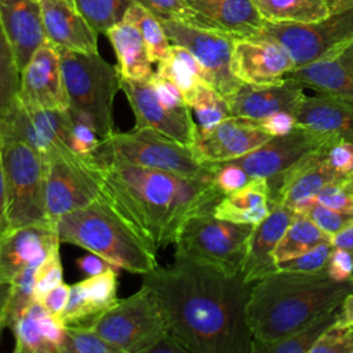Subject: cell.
Returning <instances> with one entry per match:
<instances>
[{
  "instance_id": "cell-27",
  "label": "cell",
  "mask_w": 353,
  "mask_h": 353,
  "mask_svg": "<svg viewBox=\"0 0 353 353\" xmlns=\"http://www.w3.org/2000/svg\"><path fill=\"white\" fill-rule=\"evenodd\" d=\"M117 299V273L110 266L70 285V296L59 319L65 325H85Z\"/></svg>"
},
{
  "instance_id": "cell-23",
  "label": "cell",
  "mask_w": 353,
  "mask_h": 353,
  "mask_svg": "<svg viewBox=\"0 0 353 353\" xmlns=\"http://www.w3.org/2000/svg\"><path fill=\"white\" fill-rule=\"evenodd\" d=\"M294 214L292 208L274 203L269 215L252 228L241 265L247 283H254L277 270L274 251Z\"/></svg>"
},
{
  "instance_id": "cell-22",
  "label": "cell",
  "mask_w": 353,
  "mask_h": 353,
  "mask_svg": "<svg viewBox=\"0 0 353 353\" xmlns=\"http://www.w3.org/2000/svg\"><path fill=\"white\" fill-rule=\"evenodd\" d=\"M303 88L302 83L287 76L270 84H241L228 99L230 114L259 121L280 110L292 113L305 95Z\"/></svg>"
},
{
  "instance_id": "cell-40",
  "label": "cell",
  "mask_w": 353,
  "mask_h": 353,
  "mask_svg": "<svg viewBox=\"0 0 353 353\" xmlns=\"http://www.w3.org/2000/svg\"><path fill=\"white\" fill-rule=\"evenodd\" d=\"M61 353H119L108 341L87 325H65Z\"/></svg>"
},
{
  "instance_id": "cell-18",
  "label": "cell",
  "mask_w": 353,
  "mask_h": 353,
  "mask_svg": "<svg viewBox=\"0 0 353 353\" xmlns=\"http://www.w3.org/2000/svg\"><path fill=\"white\" fill-rule=\"evenodd\" d=\"M193 26L234 40L255 39L265 25L254 0H185Z\"/></svg>"
},
{
  "instance_id": "cell-5",
  "label": "cell",
  "mask_w": 353,
  "mask_h": 353,
  "mask_svg": "<svg viewBox=\"0 0 353 353\" xmlns=\"http://www.w3.org/2000/svg\"><path fill=\"white\" fill-rule=\"evenodd\" d=\"M69 108L85 114L101 139L114 132L113 102L121 90L119 68L98 52L58 48Z\"/></svg>"
},
{
  "instance_id": "cell-7",
  "label": "cell",
  "mask_w": 353,
  "mask_h": 353,
  "mask_svg": "<svg viewBox=\"0 0 353 353\" xmlns=\"http://www.w3.org/2000/svg\"><path fill=\"white\" fill-rule=\"evenodd\" d=\"M0 153L11 228L41 226L55 229L46 205L44 159L25 142L0 134Z\"/></svg>"
},
{
  "instance_id": "cell-24",
  "label": "cell",
  "mask_w": 353,
  "mask_h": 353,
  "mask_svg": "<svg viewBox=\"0 0 353 353\" xmlns=\"http://www.w3.org/2000/svg\"><path fill=\"white\" fill-rule=\"evenodd\" d=\"M57 243L61 240L51 228L11 229L0 241V284H11L22 270L37 266Z\"/></svg>"
},
{
  "instance_id": "cell-41",
  "label": "cell",
  "mask_w": 353,
  "mask_h": 353,
  "mask_svg": "<svg viewBox=\"0 0 353 353\" xmlns=\"http://www.w3.org/2000/svg\"><path fill=\"white\" fill-rule=\"evenodd\" d=\"M70 116V124L68 131L66 143L77 154L90 156L101 143V137L95 131L91 120L73 109H68Z\"/></svg>"
},
{
  "instance_id": "cell-53",
  "label": "cell",
  "mask_w": 353,
  "mask_h": 353,
  "mask_svg": "<svg viewBox=\"0 0 353 353\" xmlns=\"http://www.w3.org/2000/svg\"><path fill=\"white\" fill-rule=\"evenodd\" d=\"M70 296V285L66 284L65 281L55 285L54 288H51L50 291H47L40 299L39 302L52 314L55 316H61V313L63 312V309L68 305Z\"/></svg>"
},
{
  "instance_id": "cell-14",
  "label": "cell",
  "mask_w": 353,
  "mask_h": 353,
  "mask_svg": "<svg viewBox=\"0 0 353 353\" xmlns=\"http://www.w3.org/2000/svg\"><path fill=\"white\" fill-rule=\"evenodd\" d=\"M336 138L296 124L284 135L272 137L259 148L244 156L229 160L241 167L250 178H266L269 182L280 178L307 154L328 148Z\"/></svg>"
},
{
  "instance_id": "cell-44",
  "label": "cell",
  "mask_w": 353,
  "mask_h": 353,
  "mask_svg": "<svg viewBox=\"0 0 353 353\" xmlns=\"http://www.w3.org/2000/svg\"><path fill=\"white\" fill-rule=\"evenodd\" d=\"M61 243L51 247L34 270V298L39 301L47 291L63 283V269L59 254Z\"/></svg>"
},
{
  "instance_id": "cell-54",
  "label": "cell",
  "mask_w": 353,
  "mask_h": 353,
  "mask_svg": "<svg viewBox=\"0 0 353 353\" xmlns=\"http://www.w3.org/2000/svg\"><path fill=\"white\" fill-rule=\"evenodd\" d=\"M76 265L80 269V272L84 273L87 277L88 276H95V274H98V273H101V272H103V270H106L108 268L112 266L105 259H102L101 256H98L92 252H91V255L80 256L76 261Z\"/></svg>"
},
{
  "instance_id": "cell-60",
  "label": "cell",
  "mask_w": 353,
  "mask_h": 353,
  "mask_svg": "<svg viewBox=\"0 0 353 353\" xmlns=\"http://www.w3.org/2000/svg\"><path fill=\"white\" fill-rule=\"evenodd\" d=\"M0 141H1V138H0Z\"/></svg>"
},
{
  "instance_id": "cell-15",
  "label": "cell",
  "mask_w": 353,
  "mask_h": 353,
  "mask_svg": "<svg viewBox=\"0 0 353 353\" xmlns=\"http://www.w3.org/2000/svg\"><path fill=\"white\" fill-rule=\"evenodd\" d=\"M18 101L32 109L66 110L69 108L59 52L50 41L43 43L21 70Z\"/></svg>"
},
{
  "instance_id": "cell-42",
  "label": "cell",
  "mask_w": 353,
  "mask_h": 353,
  "mask_svg": "<svg viewBox=\"0 0 353 353\" xmlns=\"http://www.w3.org/2000/svg\"><path fill=\"white\" fill-rule=\"evenodd\" d=\"M37 266H30L22 270L11 283V296L7 306L6 328H10L17 321L22 310L29 306L34 298V270Z\"/></svg>"
},
{
  "instance_id": "cell-16",
  "label": "cell",
  "mask_w": 353,
  "mask_h": 353,
  "mask_svg": "<svg viewBox=\"0 0 353 353\" xmlns=\"http://www.w3.org/2000/svg\"><path fill=\"white\" fill-rule=\"evenodd\" d=\"M68 109H32L23 106L18 101L11 113L6 119L0 120V134L10 135L25 142L46 159L55 149L68 146L66 138L70 124Z\"/></svg>"
},
{
  "instance_id": "cell-2",
  "label": "cell",
  "mask_w": 353,
  "mask_h": 353,
  "mask_svg": "<svg viewBox=\"0 0 353 353\" xmlns=\"http://www.w3.org/2000/svg\"><path fill=\"white\" fill-rule=\"evenodd\" d=\"M98 164L101 199L156 251L174 243L188 218L214 211L225 196L214 178H192L120 163Z\"/></svg>"
},
{
  "instance_id": "cell-36",
  "label": "cell",
  "mask_w": 353,
  "mask_h": 353,
  "mask_svg": "<svg viewBox=\"0 0 353 353\" xmlns=\"http://www.w3.org/2000/svg\"><path fill=\"white\" fill-rule=\"evenodd\" d=\"M123 19L135 25L141 32L152 63H160L167 58L171 41L168 40L159 18L141 4L132 3L125 11Z\"/></svg>"
},
{
  "instance_id": "cell-11",
  "label": "cell",
  "mask_w": 353,
  "mask_h": 353,
  "mask_svg": "<svg viewBox=\"0 0 353 353\" xmlns=\"http://www.w3.org/2000/svg\"><path fill=\"white\" fill-rule=\"evenodd\" d=\"M44 165L46 205L54 228L62 215L101 197V168L92 154H77L69 146H61L44 159Z\"/></svg>"
},
{
  "instance_id": "cell-8",
  "label": "cell",
  "mask_w": 353,
  "mask_h": 353,
  "mask_svg": "<svg viewBox=\"0 0 353 353\" xmlns=\"http://www.w3.org/2000/svg\"><path fill=\"white\" fill-rule=\"evenodd\" d=\"M108 341L119 353H150L168 327L163 305L156 292L142 287L85 324Z\"/></svg>"
},
{
  "instance_id": "cell-50",
  "label": "cell",
  "mask_w": 353,
  "mask_h": 353,
  "mask_svg": "<svg viewBox=\"0 0 353 353\" xmlns=\"http://www.w3.org/2000/svg\"><path fill=\"white\" fill-rule=\"evenodd\" d=\"M327 160L341 175L353 172V142L338 139L327 149Z\"/></svg>"
},
{
  "instance_id": "cell-33",
  "label": "cell",
  "mask_w": 353,
  "mask_h": 353,
  "mask_svg": "<svg viewBox=\"0 0 353 353\" xmlns=\"http://www.w3.org/2000/svg\"><path fill=\"white\" fill-rule=\"evenodd\" d=\"M157 65L156 72L170 80L181 91L186 103L197 88L203 83H207L201 65L193 54L182 46L171 44L167 58Z\"/></svg>"
},
{
  "instance_id": "cell-34",
  "label": "cell",
  "mask_w": 353,
  "mask_h": 353,
  "mask_svg": "<svg viewBox=\"0 0 353 353\" xmlns=\"http://www.w3.org/2000/svg\"><path fill=\"white\" fill-rule=\"evenodd\" d=\"M323 243H331V236L301 212H295L276 247L274 262L279 265Z\"/></svg>"
},
{
  "instance_id": "cell-46",
  "label": "cell",
  "mask_w": 353,
  "mask_h": 353,
  "mask_svg": "<svg viewBox=\"0 0 353 353\" xmlns=\"http://www.w3.org/2000/svg\"><path fill=\"white\" fill-rule=\"evenodd\" d=\"M332 243H323L292 259L284 261L277 265L279 270H292V272H317L327 266L328 258L332 252Z\"/></svg>"
},
{
  "instance_id": "cell-58",
  "label": "cell",
  "mask_w": 353,
  "mask_h": 353,
  "mask_svg": "<svg viewBox=\"0 0 353 353\" xmlns=\"http://www.w3.org/2000/svg\"><path fill=\"white\" fill-rule=\"evenodd\" d=\"M11 296V284H0V336L6 328L7 306Z\"/></svg>"
},
{
  "instance_id": "cell-1",
  "label": "cell",
  "mask_w": 353,
  "mask_h": 353,
  "mask_svg": "<svg viewBox=\"0 0 353 353\" xmlns=\"http://www.w3.org/2000/svg\"><path fill=\"white\" fill-rule=\"evenodd\" d=\"M159 296L168 334L183 353H254L247 305L252 283L241 272L175 256L142 274Z\"/></svg>"
},
{
  "instance_id": "cell-37",
  "label": "cell",
  "mask_w": 353,
  "mask_h": 353,
  "mask_svg": "<svg viewBox=\"0 0 353 353\" xmlns=\"http://www.w3.org/2000/svg\"><path fill=\"white\" fill-rule=\"evenodd\" d=\"M21 69L0 22V120L6 119L17 105Z\"/></svg>"
},
{
  "instance_id": "cell-48",
  "label": "cell",
  "mask_w": 353,
  "mask_h": 353,
  "mask_svg": "<svg viewBox=\"0 0 353 353\" xmlns=\"http://www.w3.org/2000/svg\"><path fill=\"white\" fill-rule=\"evenodd\" d=\"M214 183L223 193L229 194L250 182L248 174L232 161H223L212 164Z\"/></svg>"
},
{
  "instance_id": "cell-52",
  "label": "cell",
  "mask_w": 353,
  "mask_h": 353,
  "mask_svg": "<svg viewBox=\"0 0 353 353\" xmlns=\"http://www.w3.org/2000/svg\"><path fill=\"white\" fill-rule=\"evenodd\" d=\"M259 124L269 135L277 137L290 132L296 125V120L292 113L280 110L259 120Z\"/></svg>"
},
{
  "instance_id": "cell-25",
  "label": "cell",
  "mask_w": 353,
  "mask_h": 353,
  "mask_svg": "<svg viewBox=\"0 0 353 353\" xmlns=\"http://www.w3.org/2000/svg\"><path fill=\"white\" fill-rule=\"evenodd\" d=\"M287 77L317 92L353 101V40L319 61L294 68Z\"/></svg>"
},
{
  "instance_id": "cell-61",
  "label": "cell",
  "mask_w": 353,
  "mask_h": 353,
  "mask_svg": "<svg viewBox=\"0 0 353 353\" xmlns=\"http://www.w3.org/2000/svg\"><path fill=\"white\" fill-rule=\"evenodd\" d=\"M352 280H353V279H352Z\"/></svg>"
},
{
  "instance_id": "cell-43",
  "label": "cell",
  "mask_w": 353,
  "mask_h": 353,
  "mask_svg": "<svg viewBox=\"0 0 353 353\" xmlns=\"http://www.w3.org/2000/svg\"><path fill=\"white\" fill-rule=\"evenodd\" d=\"M294 211L301 212L302 215L309 218L323 232L331 236V239L353 221V216L336 211L331 207H327L316 200H310L305 204H301Z\"/></svg>"
},
{
  "instance_id": "cell-20",
  "label": "cell",
  "mask_w": 353,
  "mask_h": 353,
  "mask_svg": "<svg viewBox=\"0 0 353 353\" xmlns=\"http://www.w3.org/2000/svg\"><path fill=\"white\" fill-rule=\"evenodd\" d=\"M328 148L307 154L280 178L270 181L273 201L295 210L314 200L323 188L339 178L341 174L332 170L327 160Z\"/></svg>"
},
{
  "instance_id": "cell-13",
  "label": "cell",
  "mask_w": 353,
  "mask_h": 353,
  "mask_svg": "<svg viewBox=\"0 0 353 353\" xmlns=\"http://www.w3.org/2000/svg\"><path fill=\"white\" fill-rule=\"evenodd\" d=\"M171 44L189 50L201 65L205 81L226 101L243 84L232 72V52L234 39L193 26L182 21H160Z\"/></svg>"
},
{
  "instance_id": "cell-45",
  "label": "cell",
  "mask_w": 353,
  "mask_h": 353,
  "mask_svg": "<svg viewBox=\"0 0 353 353\" xmlns=\"http://www.w3.org/2000/svg\"><path fill=\"white\" fill-rule=\"evenodd\" d=\"M314 200L353 216V172L330 182Z\"/></svg>"
},
{
  "instance_id": "cell-21",
  "label": "cell",
  "mask_w": 353,
  "mask_h": 353,
  "mask_svg": "<svg viewBox=\"0 0 353 353\" xmlns=\"http://www.w3.org/2000/svg\"><path fill=\"white\" fill-rule=\"evenodd\" d=\"M47 41L57 48L98 52V32L73 0H39Z\"/></svg>"
},
{
  "instance_id": "cell-51",
  "label": "cell",
  "mask_w": 353,
  "mask_h": 353,
  "mask_svg": "<svg viewBox=\"0 0 353 353\" xmlns=\"http://www.w3.org/2000/svg\"><path fill=\"white\" fill-rule=\"evenodd\" d=\"M325 272L335 281H349L353 279V256L338 247L332 248Z\"/></svg>"
},
{
  "instance_id": "cell-3",
  "label": "cell",
  "mask_w": 353,
  "mask_h": 353,
  "mask_svg": "<svg viewBox=\"0 0 353 353\" xmlns=\"http://www.w3.org/2000/svg\"><path fill=\"white\" fill-rule=\"evenodd\" d=\"M353 291V280L335 281L325 269L276 270L251 285L247 305L254 353L276 343L330 309L341 306Z\"/></svg>"
},
{
  "instance_id": "cell-31",
  "label": "cell",
  "mask_w": 353,
  "mask_h": 353,
  "mask_svg": "<svg viewBox=\"0 0 353 353\" xmlns=\"http://www.w3.org/2000/svg\"><path fill=\"white\" fill-rule=\"evenodd\" d=\"M117 57V68L124 79L145 80L153 74L152 61L141 32L123 19L105 33Z\"/></svg>"
},
{
  "instance_id": "cell-28",
  "label": "cell",
  "mask_w": 353,
  "mask_h": 353,
  "mask_svg": "<svg viewBox=\"0 0 353 353\" xmlns=\"http://www.w3.org/2000/svg\"><path fill=\"white\" fill-rule=\"evenodd\" d=\"M15 353H61L65 324L39 301H33L11 327Z\"/></svg>"
},
{
  "instance_id": "cell-17",
  "label": "cell",
  "mask_w": 353,
  "mask_h": 353,
  "mask_svg": "<svg viewBox=\"0 0 353 353\" xmlns=\"http://www.w3.org/2000/svg\"><path fill=\"white\" fill-rule=\"evenodd\" d=\"M270 138L259 121L229 116L210 131L199 134L193 152L203 164H216L244 156Z\"/></svg>"
},
{
  "instance_id": "cell-38",
  "label": "cell",
  "mask_w": 353,
  "mask_h": 353,
  "mask_svg": "<svg viewBox=\"0 0 353 353\" xmlns=\"http://www.w3.org/2000/svg\"><path fill=\"white\" fill-rule=\"evenodd\" d=\"M188 105L196 114V123L199 130L197 135L210 131L222 120L232 116L226 98H223L208 83H203L197 88Z\"/></svg>"
},
{
  "instance_id": "cell-56",
  "label": "cell",
  "mask_w": 353,
  "mask_h": 353,
  "mask_svg": "<svg viewBox=\"0 0 353 353\" xmlns=\"http://www.w3.org/2000/svg\"><path fill=\"white\" fill-rule=\"evenodd\" d=\"M335 327L341 328H350L353 330V291L346 295L343 302L339 306V317L336 323L334 324Z\"/></svg>"
},
{
  "instance_id": "cell-29",
  "label": "cell",
  "mask_w": 353,
  "mask_h": 353,
  "mask_svg": "<svg viewBox=\"0 0 353 353\" xmlns=\"http://www.w3.org/2000/svg\"><path fill=\"white\" fill-rule=\"evenodd\" d=\"M292 114L296 124L353 142V101L323 92L303 95Z\"/></svg>"
},
{
  "instance_id": "cell-10",
  "label": "cell",
  "mask_w": 353,
  "mask_h": 353,
  "mask_svg": "<svg viewBox=\"0 0 353 353\" xmlns=\"http://www.w3.org/2000/svg\"><path fill=\"white\" fill-rule=\"evenodd\" d=\"M254 225L221 219L214 211L192 215L178 230L175 256L211 265L229 273L241 272Z\"/></svg>"
},
{
  "instance_id": "cell-4",
  "label": "cell",
  "mask_w": 353,
  "mask_h": 353,
  "mask_svg": "<svg viewBox=\"0 0 353 353\" xmlns=\"http://www.w3.org/2000/svg\"><path fill=\"white\" fill-rule=\"evenodd\" d=\"M61 243L84 248L113 268L145 274L159 266L156 250L142 240L99 197L90 205L62 215L55 223Z\"/></svg>"
},
{
  "instance_id": "cell-35",
  "label": "cell",
  "mask_w": 353,
  "mask_h": 353,
  "mask_svg": "<svg viewBox=\"0 0 353 353\" xmlns=\"http://www.w3.org/2000/svg\"><path fill=\"white\" fill-rule=\"evenodd\" d=\"M339 317V307L316 316L292 334L262 349L261 353H309L324 331L332 327Z\"/></svg>"
},
{
  "instance_id": "cell-47",
  "label": "cell",
  "mask_w": 353,
  "mask_h": 353,
  "mask_svg": "<svg viewBox=\"0 0 353 353\" xmlns=\"http://www.w3.org/2000/svg\"><path fill=\"white\" fill-rule=\"evenodd\" d=\"M309 353H353V330L330 327L321 334Z\"/></svg>"
},
{
  "instance_id": "cell-26",
  "label": "cell",
  "mask_w": 353,
  "mask_h": 353,
  "mask_svg": "<svg viewBox=\"0 0 353 353\" xmlns=\"http://www.w3.org/2000/svg\"><path fill=\"white\" fill-rule=\"evenodd\" d=\"M0 22L22 70L47 41L40 4L36 0H0Z\"/></svg>"
},
{
  "instance_id": "cell-19",
  "label": "cell",
  "mask_w": 353,
  "mask_h": 353,
  "mask_svg": "<svg viewBox=\"0 0 353 353\" xmlns=\"http://www.w3.org/2000/svg\"><path fill=\"white\" fill-rule=\"evenodd\" d=\"M295 68L291 55L265 39L234 40L232 72L243 84L262 85L283 80Z\"/></svg>"
},
{
  "instance_id": "cell-55",
  "label": "cell",
  "mask_w": 353,
  "mask_h": 353,
  "mask_svg": "<svg viewBox=\"0 0 353 353\" xmlns=\"http://www.w3.org/2000/svg\"><path fill=\"white\" fill-rule=\"evenodd\" d=\"M1 143V141H0ZM11 223L7 215V201H6V188H4V176H3V165H1V153H0V241L11 232Z\"/></svg>"
},
{
  "instance_id": "cell-32",
  "label": "cell",
  "mask_w": 353,
  "mask_h": 353,
  "mask_svg": "<svg viewBox=\"0 0 353 353\" xmlns=\"http://www.w3.org/2000/svg\"><path fill=\"white\" fill-rule=\"evenodd\" d=\"M272 23H310L353 6V0H254Z\"/></svg>"
},
{
  "instance_id": "cell-30",
  "label": "cell",
  "mask_w": 353,
  "mask_h": 353,
  "mask_svg": "<svg viewBox=\"0 0 353 353\" xmlns=\"http://www.w3.org/2000/svg\"><path fill=\"white\" fill-rule=\"evenodd\" d=\"M274 205L272 189L266 178H251L243 188L225 194L214 208V215L236 223L256 225L265 219Z\"/></svg>"
},
{
  "instance_id": "cell-6",
  "label": "cell",
  "mask_w": 353,
  "mask_h": 353,
  "mask_svg": "<svg viewBox=\"0 0 353 353\" xmlns=\"http://www.w3.org/2000/svg\"><path fill=\"white\" fill-rule=\"evenodd\" d=\"M92 157L102 164L120 163L192 178H214L212 164H203L193 149L152 128L114 131L101 139Z\"/></svg>"
},
{
  "instance_id": "cell-59",
  "label": "cell",
  "mask_w": 353,
  "mask_h": 353,
  "mask_svg": "<svg viewBox=\"0 0 353 353\" xmlns=\"http://www.w3.org/2000/svg\"><path fill=\"white\" fill-rule=\"evenodd\" d=\"M36 1H39V0H36Z\"/></svg>"
},
{
  "instance_id": "cell-12",
  "label": "cell",
  "mask_w": 353,
  "mask_h": 353,
  "mask_svg": "<svg viewBox=\"0 0 353 353\" xmlns=\"http://www.w3.org/2000/svg\"><path fill=\"white\" fill-rule=\"evenodd\" d=\"M255 39L280 44L295 68L312 63L353 40V6L310 23L266 22Z\"/></svg>"
},
{
  "instance_id": "cell-49",
  "label": "cell",
  "mask_w": 353,
  "mask_h": 353,
  "mask_svg": "<svg viewBox=\"0 0 353 353\" xmlns=\"http://www.w3.org/2000/svg\"><path fill=\"white\" fill-rule=\"evenodd\" d=\"M150 11L160 21L189 22L190 12L185 0H132Z\"/></svg>"
},
{
  "instance_id": "cell-39",
  "label": "cell",
  "mask_w": 353,
  "mask_h": 353,
  "mask_svg": "<svg viewBox=\"0 0 353 353\" xmlns=\"http://www.w3.org/2000/svg\"><path fill=\"white\" fill-rule=\"evenodd\" d=\"M83 17L98 33H106L123 21L132 0H73Z\"/></svg>"
},
{
  "instance_id": "cell-9",
  "label": "cell",
  "mask_w": 353,
  "mask_h": 353,
  "mask_svg": "<svg viewBox=\"0 0 353 353\" xmlns=\"http://www.w3.org/2000/svg\"><path fill=\"white\" fill-rule=\"evenodd\" d=\"M120 85L132 109L135 127L156 130L193 149L197 123L181 91L170 80L153 72L145 80L121 77Z\"/></svg>"
},
{
  "instance_id": "cell-57",
  "label": "cell",
  "mask_w": 353,
  "mask_h": 353,
  "mask_svg": "<svg viewBox=\"0 0 353 353\" xmlns=\"http://www.w3.org/2000/svg\"><path fill=\"white\" fill-rule=\"evenodd\" d=\"M331 243L334 247L342 248L353 256V221L335 236H332Z\"/></svg>"
}]
</instances>
